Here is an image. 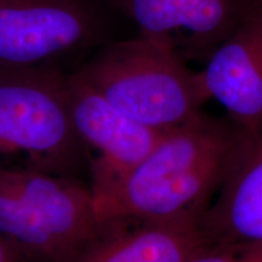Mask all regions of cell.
I'll list each match as a JSON object with an SVG mask.
<instances>
[{
  "instance_id": "cell-1",
  "label": "cell",
  "mask_w": 262,
  "mask_h": 262,
  "mask_svg": "<svg viewBox=\"0 0 262 262\" xmlns=\"http://www.w3.org/2000/svg\"><path fill=\"white\" fill-rule=\"evenodd\" d=\"M242 129L201 112L169 130L152 152L95 205L102 222L201 221L224 185Z\"/></svg>"
},
{
  "instance_id": "cell-2",
  "label": "cell",
  "mask_w": 262,
  "mask_h": 262,
  "mask_svg": "<svg viewBox=\"0 0 262 262\" xmlns=\"http://www.w3.org/2000/svg\"><path fill=\"white\" fill-rule=\"evenodd\" d=\"M77 73L118 112L158 131L189 122L210 100L201 71L142 35L106 42Z\"/></svg>"
},
{
  "instance_id": "cell-3",
  "label": "cell",
  "mask_w": 262,
  "mask_h": 262,
  "mask_svg": "<svg viewBox=\"0 0 262 262\" xmlns=\"http://www.w3.org/2000/svg\"><path fill=\"white\" fill-rule=\"evenodd\" d=\"M104 225L72 176L0 165V237L27 262H74Z\"/></svg>"
},
{
  "instance_id": "cell-4",
  "label": "cell",
  "mask_w": 262,
  "mask_h": 262,
  "mask_svg": "<svg viewBox=\"0 0 262 262\" xmlns=\"http://www.w3.org/2000/svg\"><path fill=\"white\" fill-rule=\"evenodd\" d=\"M12 155L66 176L88 159L72 124L67 75L57 68L0 66V157Z\"/></svg>"
},
{
  "instance_id": "cell-5",
  "label": "cell",
  "mask_w": 262,
  "mask_h": 262,
  "mask_svg": "<svg viewBox=\"0 0 262 262\" xmlns=\"http://www.w3.org/2000/svg\"><path fill=\"white\" fill-rule=\"evenodd\" d=\"M107 29L101 0H0V66L54 67L102 47Z\"/></svg>"
},
{
  "instance_id": "cell-6",
  "label": "cell",
  "mask_w": 262,
  "mask_h": 262,
  "mask_svg": "<svg viewBox=\"0 0 262 262\" xmlns=\"http://www.w3.org/2000/svg\"><path fill=\"white\" fill-rule=\"evenodd\" d=\"M67 97L74 131L90 160L94 198L113 188L139 165L166 133L118 112L77 72L67 75Z\"/></svg>"
},
{
  "instance_id": "cell-7",
  "label": "cell",
  "mask_w": 262,
  "mask_h": 262,
  "mask_svg": "<svg viewBox=\"0 0 262 262\" xmlns=\"http://www.w3.org/2000/svg\"><path fill=\"white\" fill-rule=\"evenodd\" d=\"M140 35L168 45L183 61L205 62L262 0H112Z\"/></svg>"
},
{
  "instance_id": "cell-8",
  "label": "cell",
  "mask_w": 262,
  "mask_h": 262,
  "mask_svg": "<svg viewBox=\"0 0 262 262\" xmlns=\"http://www.w3.org/2000/svg\"><path fill=\"white\" fill-rule=\"evenodd\" d=\"M199 227L211 245L262 250V122L242 129L224 185Z\"/></svg>"
},
{
  "instance_id": "cell-9",
  "label": "cell",
  "mask_w": 262,
  "mask_h": 262,
  "mask_svg": "<svg viewBox=\"0 0 262 262\" xmlns=\"http://www.w3.org/2000/svg\"><path fill=\"white\" fill-rule=\"evenodd\" d=\"M209 98L242 129L262 122V3L212 52L201 71Z\"/></svg>"
},
{
  "instance_id": "cell-10",
  "label": "cell",
  "mask_w": 262,
  "mask_h": 262,
  "mask_svg": "<svg viewBox=\"0 0 262 262\" xmlns=\"http://www.w3.org/2000/svg\"><path fill=\"white\" fill-rule=\"evenodd\" d=\"M206 244L198 221H107L74 262H187Z\"/></svg>"
},
{
  "instance_id": "cell-11",
  "label": "cell",
  "mask_w": 262,
  "mask_h": 262,
  "mask_svg": "<svg viewBox=\"0 0 262 262\" xmlns=\"http://www.w3.org/2000/svg\"><path fill=\"white\" fill-rule=\"evenodd\" d=\"M187 262H262V250L238 251L208 243Z\"/></svg>"
},
{
  "instance_id": "cell-12",
  "label": "cell",
  "mask_w": 262,
  "mask_h": 262,
  "mask_svg": "<svg viewBox=\"0 0 262 262\" xmlns=\"http://www.w3.org/2000/svg\"><path fill=\"white\" fill-rule=\"evenodd\" d=\"M0 262H27L8 242L0 237Z\"/></svg>"
}]
</instances>
